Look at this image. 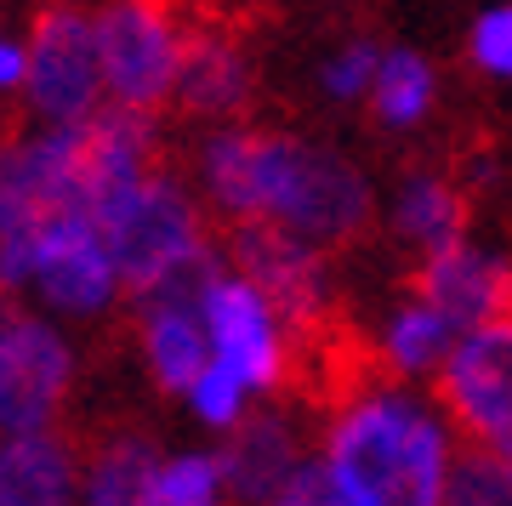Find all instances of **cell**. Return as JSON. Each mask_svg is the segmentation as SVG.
I'll return each mask as SVG.
<instances>
[{
	"instance_id": "cell-1",
	"label": "cell",
	"mask_w": 512,
	"mask_h": 506,
	"mask_svg": "<svg viewBox=\"0 0 512 506\" xmlns=\"http://www.w3.org/2000/svg\"><path fill=\"white\" fill-rule=\"evenodd\" d=\"M200 182L228 222H279L319 251H348L376 222L370 177L336 148L285 131L222 126L200 148Z\"/></svg>"
},
{
	"instance_id": "cell-2",
	"label": "cell",
	"mask_w": 512,
	"mask_h": 506,
	"mask_svg": "<svg viewBox=\"0 0 512 506\" xmlns=\"http://www.w3.org/2000/svg\"><path fill=\"white\" fill-rule=\"evenodd\" d=\"M450 461V416H433L387 376L330 410L325 467L353 506H444Z\"/></svg>"
},
{
	"instance_id": "cell-3",
	"label": "cell",
	"mask_w": 512,
	"mask_h": 506,
	"mask_svg": "<svg viewBox=\"0 0 512 506\" xmlns=\"http://www.w3.org/2000/svg\"><path fill=\"white\" fill-rule=\"evenodd\" d=\"M97 228L109 239L120 285H126L131 296H143V290L160 285L177 262H188L194 251L211 245V239H205L200 205L188 199V188L171 177V171H148L120 205H109V211L97 217Z\"/></svg>"
},
{
	"instance_id": "cell-4",
	"label": "cell",
	"mask_w": 512,
	"mask_h": 506,
	"mask_svg": "<svg viewBox=\"0 0 512 506\" xmlns=\"http://www.w3.org/2000/svg\"><path fill=\"white\" fill-rule=\"evenodd\" d=\"M29 74L23 91L46 126H80L103 109V46H97V12L80 0H40L29 18Z\"/></svg>"
},
{
	"instance_id": "cell-5",
	"label": "cell",
	"mask_w": 512,
	"mask_h": 506,
	"mask_svg": "<svg viewBox=\"0 0 512 506\" xmlns=\"http://www.w3.org/2000/svg\"><path fill=\"white\" fill-rule=\"evenodd\" d=\"M228 262L274 302V313L285 319L296 342H313V336H325L336 325V290H330L325 251L296 239L291 228L262 217L228 222Z\"/></svg>"
},
{
	"instance_id": "cell-6",
	"label": "cell",
	"mask_w": 512,
	"mask_h": 506,
	"mask_svg": "<svg viewBox=\"0 0 512 506\" xmlns=\"http://www.w3.org/2000/svg\"><path fill=\"white\" fill-rule=\"evenodd\" d=\"M103 80L126 109H160L183 74V12L171 0H114L97 12Z\"/></svg>"
},
{
	"instance_id": "cell-7",
	"label": "cell",
	"mask_w": 512,
	"mask_h": 506,
	"mask_svg": "<svg viewBox=\"0 0 512 506\" xmlns=\"http://www.w3.org/2000/svg\"><path fill=\"white\" fill-rule=\"evenodd\" d=\"M439 404L473 450L512 461V313L461 330L439 370Z\"/></svg>"
},
{
	"instance_id": "cell-8",
	"label": "cell",
	"mask_w": 512,
	"mask_h": 506,
	"mask_svg": "<svg viewBox=\"0 0 512 506\" xmlns=\"http://www.w3.org/2000/svg\"><path fill=\"white\" fill-rule=\"evenodd\" d=\"M74 381V353L46 319H0V438L52 427Z\"/></svg>"
},
{
	"instance_id": "cell-9",
	"label": "cell",
	"mask_w": 512,
	"mask_h": 506,
	"mask_svg": "<svg viewBox=\"0 0 512 506\" xmlns=\"http://www.w3.org/2000/svg\"><path fill=\"white\" fill-rule=\"evenodd\" d=\"M205 330H211V353L251 393H279L291 381V330H285L274 302L245 273H222L217 285H211V296H205Z\"/></svg>"
},
{
	"instance_id": "cell-10",
	"label": "cell",
	"mask_w": 512,
	"mask_h": 506,
	"mask_svg": "<svg viewBox=\"0 0 512 506\" xmlns=\"http://www.w3.org/2000/svg\"><path fill=\"white\" fill-rule=\"evenodd\" d=\"M35 290L52 302L57 313L74 319H92L120 296V268L109 256V239L97 228L92 211H69L57 217L40 239V262H35Z\"/></svg>"
},
{
	"instance_id": "cell-11",
	"label": "cell",
	"mask_w": 512,
	"mask_h": 506,
	"mask_svg": "<svg viewBox=\"0 0 512 506\" xmlns=\"http://www.w3.org/2000/svg\"><path fill=\"white\" fill-rule=\"evenodd\" d=\"M410 296L433 302L444 319H456L461 330L484 325L512 313V256L501 251H478V245H450V251L421 256L410 273Z\"/></svg>"
},
{
	"instance_id": "cell-12",
	"label": "cell",
	"mask_w": 512,
	"mask_h": 506,
	"mask_svg": "<svg viewBox=\"0 0 512 506\" xmlns=\"http://www.w3.org/2000/svg\"><path fill=\"white\" fill-rule=\"evenodd\" d=\"M177 6V0H171ZM177 103L200 120H228L251 103V63L239 40L217 18L183 23V74H177Z\"/></svg>"
},
{
	"instance_id": "cell-13",
	"label": "cell",
	"mask_w": 512,
	"mask_h": 506,
	"mask_svg": "<svg viewBox=\"0 0 512 506\" xmlns=\"http://www.w3.org/2000/svg\"><path fill=\"white\" fill-rule=\"evenodd\" d=\"M302 438H296V421L285 410H262V416H245L222 450V484L239 506H262L274 501L279 489L302 472Z\"/></svg>"
},
{
	"instance_id": "cell-14",
	"label": "cell",
	"mask_w": 512,
	"mask_h": 506,
	"mask_svg": "<svg viewBox=\"0 0 512 506\" xmlns=\"http://www.w3.org/2000/svg\"><path fill=\"white\" fill-rule=\"evenodd\" d=\"M80 489L74 444L52 427L0 438V506H69Z\"/></svg>"
},
{
	"instance_id": "cell-15",
	"label": "cell",
	"mask_w": 512,
	"mask_h": 506,
	"mask_svg": "<svg viewBox=\"0 0 512 506\" xmlns=\"http://www.w3.org/2000/svg\"><path fill=\"white\" fill-rule=\"evenodd\" d=\"M467 217H473V199L450 171H410L399 182V194H393V234L404 245H416L421 256L461 245Z\"/></svg>"
},
{
	"instance_id": "cell-16",
	"label": "cell",
	"mask_w": 512,
	"mask_h": 506,
	"mask_svg": "<svg viewBox=\"0 0 512 506\" xmlns=\"http://www.w3.org/2000/svg\"><path fill=\"white\" fill-rule=\"evenodd\" d=\"M137 336H143V359L154 387L165 393H188L211 353V330L200 308H165V302H137Z\"/></svg>"
},
{
	"instance_id": "cell-17",
	"label": "cell",
	"mask_w": 512,
	"mask_h": 506,
	"mask_svg": "<svg viewBox=\"0 0 512 506\" xmlns=\"http://www.w3.org/2000/svg\"><path fill=\"white\" fill-rule=\"evenodd\" d=\"M456 342H461L456 319H444L433 302L410 296V302L393 308V319L382 325L376 353H382V364H387V370H399V376H439L444 359L456 353Z\"/></svg>"
},
{
	"instance_id": "cell-18",
	"label": "cell",
	"mask_w": 512,
	"mask_h": 506,
	"mask_svg": "<svg viewBox=\"0 0 512 506\" xmlns=\"http://www.w3.org/2000/svg\"><path fill=\"white\" fill-rule=\"evenodd\" d=\"M154 472H160V450L148 433H109L92 450V467H86V506H148V489H154Z\"/></svg>"
},
{
	"instance_id": "cell-19",
	"label": "cell",
	"mask_w": 512,
	"mask_h": 506,
	"mask_svg": "<svg viewBox=\"0 0 512 506\" xmlns=\"http://www.w3.org/2000/svg\"><path fill=\"white\" fill-rule=\"evenodd\" d=\"M439 97V80H433V63L410 46H393L376 69V86H370V109H376V126L387 131H410L427 120Z\"/></svg>"
},
{
	"instance_id": "cell-20",
	"label": "cell",
	"mask_w": 512,
	"mask_h": 506,
	"mask_svg": "<svg viewBox=\"0 0 512 506\" xmlns=\"http://www.w3.org/2000/svg\"><path fill=\"white\" fill-rule=\"evenodd\" d=\"M228 484H222V455H177L160 461L148 506H222Z\"/></svg>"
},
{
	"instance_id": "cell-21",
	"label": "cell",
	"mask_w": 512,
	"mask_h": 506,
	"mask_svg": "<svg viewBox=\"0 0 512 506\" xmlns=\"http://www.w3.org/2000/svg\"><path fill=\"white\" fill-rule=\"evenodd\" d=\"M444 506H512V461L467 444V450L450 461Z\"/></svg>"
},
{
	"instance_id": "cell-22",
	"label": "cell",
	"mask_w": 512,
	"mask_h": 506,
	"mask_svg": "<svg viewBox=\"0 0 512 506\" xmlns=\"http://www.w3.org/2000/svg\"><path fill=\"white\" fill-rule=\"evenodd\" d=\"M382 57L387 52L376 46V40H348V46H336V52L325 57V69H319L325 97H330V103H359V97H370Z\"/></svg>"
},
{
	"instance_id": "cell-23",
	"label": "cell",
	"mask_w": 512,
	"mask_h": 506,
	"mask_svg": "<svg viewBox=\"0 0 512 506\" xmlns=\"http://www.w3.org/2000/svg\"><path fill=\"white\" fill-rule=\"evenodd\" d=\"M245 393H251V387H245L222 359H211L200 370V381L188 387V404H194V416L211 421V427H239V421H245Z\"/></svg>"
},
{
	"instance_id": "cell-24",
	"label": "cell",
	"mask_w": 512,
	"mask_h": 506,
	"mask_svg": "<svg viewBox=\"0 0 512 506\" xmlns=\"http://www.w3.org/2000/svg\"><path fill=\"white\" fill-rule=\"evenodd\" d=\"M467 57H473L478 74H490V80H512V0L484 6V12L473 18Z\"/></svg>"
},
{
	"instance_id": "cell-25",
	"label": "cell",
	"mask_w": 512,
	"mask_h": 506,
	"mask_svg": "<svg viewBox=\"0 0 512 506\" xmlns=\"http://www.w3.org/2000/svg\"><path fill=\"white\" fill-rule=\"evenodd\" d=\"M262 506H353V501L336 489V478H330V467H325V455H319V461L308 455V461H302V472L279 489L274 501H262Z\"/></svg>"
},
{
	"instance_id": "cell-26",
	"label": "cell",
	"mask_w": 512,
	"mask_h": 506,
	"mask_svg": "<svg viewBox=\"0 0 512 506\" xmlns=\"http://www.w3.org/2000/svg\"><path fill=\"white\" fill-rule=\"evenodd\" d=\"M23 74H29V52L23 46H12V40L0 35V91H18Z\"/></svg>"
}]
</instances>
